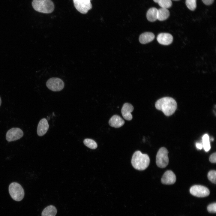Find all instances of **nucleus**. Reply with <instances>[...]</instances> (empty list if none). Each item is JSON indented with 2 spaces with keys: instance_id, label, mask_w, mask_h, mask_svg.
<instances>
[{
  "instance_id": "nucleus-1",
  "label": "nucleus",
  "mask_w": 216,
  "mask_h": 216,
  "mask_svg": "<svg viewBox=\"0 0 216 216\" xmlns=\"http://www.w3.org/2000/svg\"><path fill=\"white\" fill-rule=\"evenodd\" d=\"M175 100L170 97H165L158 99L155 104L156 109L161 111L166 116L172 115L177 108Z\"/></svg>"
},
{
  "instance_id": "nucleus-2",
  "label": "nucleus",
  "mask_w": 216,
  "mask_h": 216,
  "mask_svg": "<svg viewBox=\"0 0 216 216\" xmlns=\"http://www.w3.org/2000/svg\"><path fill=\"white\" fill-rule=\"evenodd\" d=\"M131 163L136 169L143 170L146 169L150 163V158L146 154L142 153L140 151H136L132 157Z\"/></svg>"
},
{
  "instance_id": "nucleus-3",
  "label": "nucleus",
  "mask_w": 216,
  "mask_h": 216,
  "mask_svg": "<svg viewBox=\"0 0 216 216\" xmlns=\"http://www.w3.org/2000/svg\"><path fill=\"white\" fill-rule=\"evenodd\" d=\"M32 5L36 11L44 13H51L54 9V4L51 0H33Z\"/></svg>"
},
{
  "instance_id": "nucleus-4",
  "label": "nucleus",
  "mask_w": 216,
  "mask_h": 216,
  "mask_svg": "<svg viewBox=\"0 0 216 216\" xmlns=\"http://www.w3.org/2000/svg\"><path fill=\"white\" fill-rule=\"evenodd\" d=\"M9 192L11 197L16 201H20L24 198V189L21 185L17 182H12L9 185Z\"/></svg>"
},
{
  "instance_id": "nucleus-5",
  "label": "nucleus",
  "mask_w": 216,
  "mask_h": 216,
  "mask_svg": "<svg viewBox=\"0 0 216 216\" xmlns=\"http://www.w3.org/2000/svg\"><path fill=\"white\" fill-rule=\"evenodd\" d=\"M167 149L164 147L160 148L158 151L156 156V164L160 168L165 167L168 164L169 158Z\"/></svg>"
},
{
  "instance_id": "nucleus-6",
  "label": "nucleus",
  "mask_w": 216,
  "mask_h": 216,
  "mask_svg": "<svg viewBox=\"0 0 216 216\" xmlns=\"http://www.w3.org/2000/svg\"><path fill=\"white\" fill-rule=\"evenodd\" d=\"M46 84L48 89L54 92L62 90L64 86L62 80L57 77H52L49 79L47 81Z\"/></svg>"
},
{
  "instance_id": "nucleus-7",
  "label": "nucleus",
  "mask_w": 216,
  "mask_h": 216,
  "mask_svg": "<svg viewBox=\"0 0 216 216\" xmlns=\"http://www.w3.org/2000/svg\"><path fill=\"white\" fill-rule=\"evenodd\" d=\"M91 0H73L74 6L76 9L83 14H86L92 9Z\"/></svg>"
},
{
  "instance_id": "nucleus-8",
  "label": "nucleus",
  "mask_w": 216,
  "mask_h": 216,
  "mask_svg": "<svg viewBox=\"0 0 216 216\" xmlns=\"http://www.w3.org/2000/svg\"><path fill=\"white\" fill-rule=\"evenodd\" d=\"M190 192L192 195L199 197L207 196L210 194V191L207 188L200 185L193 186L190 188Z\"/></svg>"
},
{
  "instance_id": "nucleus-9",
  "label": "nucleus",
  "mask_w": 216,
  "mask_h": 216,
  "mask_svg": "<svg viewBox=\"0 0 216 216\" xmlns=\"http://www.w3.org/2000/svg\"><path fill=\"white\" fill-rule=\"evenodd\" d=\"M23 135L22 130L18 128H13L7 132L6 138L8 142L15 141L21 138Z\"/></svg>"
},
{
  "instance_id": "nucleus-10",
  "label": "nucleus",
  "mask_w": 216,
  "mask_h": 216,
  "mask_svg": "<svg viewBox=\"0 0 216 216\" xmlns=\"http://www.w3.org/2000/svg\"><path fill=\"white\" fill-rule=\"evenodd\" d=\"M176 180L175 175L171 170H167L164 173L161 179V182L166 184H174Z\"/></svg>"
},
{
  "instance_id": "nucleus-11",
  "label": "nucleus",
  "mask_w": 216,
  "mask_h": 216,
  "mask_svg": "<svg viewBox=\"0 0 216 216\" xmlns=\"http://www.w3.org/2000/svg\"><path fill=\"white\" fill-rule=\"evenodd\" d=\"M133 106L129 103H124L121 109V113L123 117L126 120L130 121L132 119L131 112L134 110Z\"/></svg>"
},
{
  "instance_id": "nucleus-12",
  "label": "nucleus",
  "mask_w": 216,
  "mask_h": 216,
  "mask_svg": "<svg viewBox=\"0 0 216 216\" xmlns=\"http://www.w3.org/2000/svg\"><path fill=\"white\" fill-rule=\"evenodd\" d=\"M157 39L159 44L164 45H167L172 42L173 38L171 34L162 33L158 34Z\"/></svg>"
},
{
  "instance_id": "nucleus-13",
  "label": "nucleus",
  "mask_w": 216,
  "mask_h": 216,
  "mask_svg": "<svg viewBox=\"0 0 216 216\" xmlns=\"http://www.w3.org/2000/svg\"><path fill=\"white\" fill-rule=\"evenodd\" d=\"M49 128V125L47 120L43 118L39 121L37 127V133L39 136L44 135L47 132Z\"/></svg>"
},
{
  "instance_id": "nucleus-14",
  "label": "nucleus",
  "mask_w": 216,
  "mask_h": 216,
  "mask_svg": "<svg viewBox=\"0 0 216 216\" xmlns=\"http://www.w3.org/2000/svg\"><path fill=\"white\" fill-rule=\"evenodd\" d=\"M109 124L110 126L115 128H119L124 124V120L119 116L114 115L110 119Z\"/></svg>"
},
{
  "instance_id": "nucleus-15",
  "label": "nucleus",
  "mask_w": 216,
  "mask_h": 216,
  "mask_svg": "<svg viewBox=\"0 0 216 216\" xmlns=\"http://www.w3.org/2000/svg\"><path fill=\"white\" fill-rule=\"evenodd\" d=\"M154 34L151 32H146L141 34L139 38L140 42L142 44H146L152 41L154 39Z\"/></svg>"
},
{
  "instance_id": "nucleus-16",
  "label": "nucleus",
  "mask_w": 216,
  "mask_h": 216,
  "mask_svg": "<svg viewBox=\"0 0 216 216\" xmlns=\"http://www.w3.org/2000/svg\"><path fill=\"white\" fill-rule=\"evenodd\" d=\"M158 9L155 8L149 9L146 14L148 20L150 22H154L157 20Z\"/></svg>"
},
{
  "instance_id": "nucleus-17",
  "label": "nucleus",
  "mask_w": 216,
  "mask_h": 216,
  "mask_svg": "<svg viewBox=\"0 0 216 216\" xmlns=\"http://www.w3.org/2000/svg\"><path fill=\"white\" fill-rule=\"evenodd\" d=\"M169 15L170 12L167 9L161 8L158 9L157 20L161 21L164 20Z\"/></svg>"
},
{
  "instance_id": "nucleus-18",
  "label": "nucleus",
  "mask_w": 216,
  "mask_h": 216,
  "mask_svg": "<svg viewBox=\"0 0 216 216\" xmlns=\"http://www.w3.org/2000/svg\"><path fill=\"white\" fill-rule=\"evenodd\" d=\"M57 212L56 208L53 206L50 205L46 207L42 212V216H55Z\"/></svg>"
},
{
  "instance_id": "nucleus-19",
  "label": "nucleus",
  "mask_w": 216,
  "mask_h": 216,
  "mask_svg": "<svg viewBox=\"0 0 216 216\" xmlns=\"http://www.w3.org/2000/svg\"><path fill=\"white\" fill-rule=\"evenodd\" d=\"M202 146L206 152H208L211 148L209 136L207 134H205L202 137Z\"/></svg>"
},
{
  "instance_id": "nucleus-20",
  "label": "nucleus",
  "mask_w": 216,
  "mask_h": 216,
  "mask_svg": "<svg viewBox=\"0 0 216 216\" xmlns=\"http://www.w3.org/2000/svg\"><path fill=\"white\" fill-rule=\"evenodd\" d=\"M83 143L86 146L92 149H95L98 146L97 143L92 139H86L84 140Z\"/></svg>"
},
{
  "instance_id": "nucleus-21",
  "label": "nucleus",
  "mask_w": 216,
  "mask_h": 216,
  "mask_svg": "<svg viewBox=\"0 0 216 216\" xmlns=\"http://www.w3.org/2000/svg\"><path fill=\"white\" fill-rule=\"evenodd\" d=\"M158 4L161 8L166 9L170 7L172 4L171 0H160Z\"/></svg>"
},
{
  "instance_id": "nucleus-22",
  "label": "nucleus",
  "mask_w": 216,
  "mask_h": 216,
  "mask_svg": "<svg viewBox=\"0 0 216 216\" xmlns=\"http://www.w3.org/2000/svg\"><path fill=\"white\" fill-rule=\"evenodd\" d=\"M196 0H186V4L188 8L191 10H194L196 7Z\"/></svg>"
},
{
  "instance_id": "nucleus-23",
  "label": "nucleus",
  "mask_w": 216,
  "mask_h": 216,
  "mask_svg": "<svg viewBox=\"0 0 216 216\" xmlns=\"http://www.w3.org/2000/svg\"><path fill=\"white\" fill-rule=\"evenodd\" d=\"M208 178L212 182L215 184L216 182V171L214 170L209 171L208 174Z\"/></svg>"
},
{
  "instance_id": "nucleus-24",
  "label": "nucleus",
  "mask_w": 216,
  "mask_h": 216,
  "mask_svg": "<svg viewBox=\"0 0 216 216\" xmlns=\"http://www.w3.org/2000/svg\"><path fill=\"white\" fill-rule=\"evenodd\" d=\"M207 209L208 212L210 213H216V202L213 203L209 205L207 207Z\"/></svg>"
},
{
  "instance_id": "nucleus-25",
  "label": "nucleus",
  "mask_w": 216,
  "mask_h": 216,
  "mask_svg": "<svg viewBox=\"0 0 216 216\" xmlns=\"http://www.w3.org/2000/svg\"><path fill=\"white\" fill-rule=\"evenodd\" d=\"M216 153L215 152L211 154L209 157V160L212 163H215L216 162Z\"/></svg>"
},
{
  "instance_id": "nucleus-26",
  "label": "nucleus",
  "mask_w": 216,
  "mask_h": 216,
  "mask_svg": "<svg viewBox=\"0 0 216 216\" xmlns=\"http://www.w3.org/2000/svg\"><path fill=\"white\" fill-rule=\"evenodd\" d=\"M204 4L207 5L211 4L214 2V0H202Z\"/></svg>"
},
{
  "instance_id": "nucleus-27",
  "label": "nucleus",
  "mask_w": 216,
  "mask_h": 216,
  "mask_svg": "<svg viewBox=\"0 0 216 216\" xmlns=\"http://www.w3.org/2000/svg\"><path fill=\"white\" fill-rule=\"evenodd\" d=\"M196 147L199 149H202L203 147L202 144L201 143H196Z\"/></svg>"
},
{
  "instance_id": "nucleus-28",
  "label": "nucleus",
  "mask_w": 216,
  "mask_h": 216,
  "mask_svg": "<svg viewBox=\"0 0 216 216\" xmlns=\"http://www.w3.org/2000/svg\"><path fill=\"white\" fill-rule=\"evenodd\" d=\"M160 0H153L154 2H155L156 3H158V2L160 1Z\"/></svg>"
},
{
  "instance_id": "nucleus-29",
  "label": "nucleus",
  "mask_w": 216,
  "mask_h": 216,
  "mask_svg": "<svg viewBox=\"0 0 216 216\" xmlns=\"http://www.w3.org/2000/svg\"><path fill=\"white\" fill-rule=\"evenodd\" d=\"M1 103H2V100H1V98H0V106L1 105Z\"/></svg>"
},
{
  "instance_id": "nucleus-30",
  "label": "nucleus",
  "mask_w": 216,
  "mask_h": 216,
  "mask_svg": "<svg viewBox=\"0 0 216 216\" xmlns=\"http://www.w3.org/2000/svg\"></svg>"
}]
</instances>
